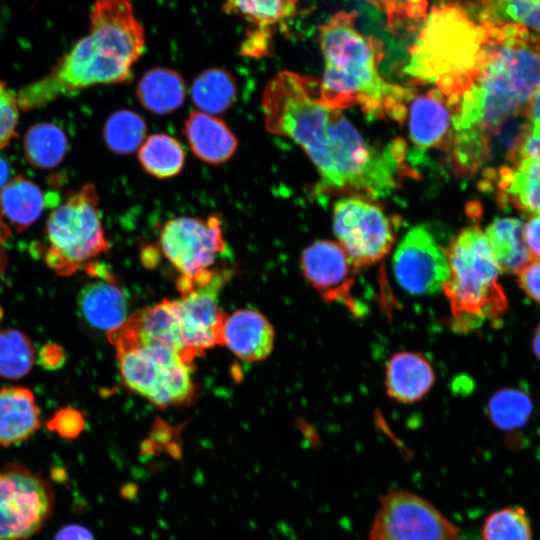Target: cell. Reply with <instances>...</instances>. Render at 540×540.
Instances as JSON below:
<instances>
[{"instance_id": "cell-24", "label": "cell", "mask_w": 540, "mask_h": 540, "mask_svg": "<svg viewBox=\"0 0 540 540\" xmlns=\"http://www.w3.org/2000/svg\"><path fill=\"white\" fill-rule=\"evenodd\" d=\"M485 236L500 271L518 274L532 261L519 219L497 218L486 228Z\"/></svg>"}, {"instance_id": "cell-7", "label": "cell", "mask_w": 540, "mask_h": 540, "mask_svg": "<svg viewBox=\"0 0 540 540\" xmlns=\"http://www.w3.org/2000/svg\"><path fill=\"white\" fill-rule=\"evenodd\" d=\"M125 385L160 407L189 402L195 394L191 362L160 346L112 343Z\"/></svg>"}, {"instance_id": "cell-34", "label": "cell", "mask_w": 540, "mask_h": 540, "mask_svg": "<svg viewBox=\"0 0 540 540\" xmlns=\"http://www.w3.org/2000/svg\"><path fill=\"white\" fill-rule=\"evenodd\" d=\"M483 540H533L525 510L507 507L490 514L482 528Z\"/></svg>"}, {"instance_id": "cell-22", "label": "cell", "mask_w": 540, "mask_h": 540, "mask_svg": "<svg viewBox=\"0 0 540 540\" xmlns=\"http://www.w3.org/2000/svg\"><path fill=\"white\" fill-rule=\"evenodd\" d=\"M41 424L35 396L25 387L0 388V446L28 439Z\"/></svg>"}, {"instance_id": "cell-10", "label": "cell", "mask_w": 540, "mask_h": 540, "mask_svg": "<svg viewBox=\"0 0 540 540\" xmlns=\"http://www.w3.org/2000/svg\"><path fill=\"white\" fill-rule=\"evenodd\" d=\"M369 540H463L455 525L433 504L407 490L380 499Z\"/></svg>"}, {"instance_id": "cell-11", "label": "cell", "mask_w": 540, "mask_h": 540, "mask_svg": "<svg viewBox=\"0 0 540 540\" xmlns=\"http://www.w3.org/2000/svg\"><path fill=\"white\" fill-rule=\"evenodd\" d=\"M333 230L357 270L377 263L394 243L393 228L383 210L361 197L335 203Z\"/></svg>"}, {"instance_id": "cell-20", "label": "cell", "mask_w": 540, "mask_h": 540, "mask_svg": "<svg viewBox=\"0 0 540 540\" xmlns=\"http://www.w3.org/2000/svg\"><path fill=\"white\" fill-rule=\"evenodd\" d=\"M183 132L194 155L208 164L228 161L238 148V139L227 124L208 113L192 112Z\"/></svg>"}, {"instance_id": "cell-5", "label": "cell", "mask_w": 540, "mask_h": 540, "mask_svg": "<svg viewBox=\"0 0 540 540\" xmlns=\"http://www.w3.org/2000/svg\"><path fill=\"white\" fill-rule=\"evenodd\" d=\"M446 254L449 275L442 291L449 304L452 329L467 333L496 321L507 310L508 300L485 234L476 226L463 229Z\"/></svg>"}, {"instance_id": "cell-44", "label": "cell", "mask_w": 540, "mask_h": 540, "mask_svg": "<svg viewBox=\"0 0 540 540\" xmlns=\"http://www.w3.org/2000/svg\"><path fill=\"white\" fill-rule=\"evenodd\" d=\"M9 237H10V229L0 212V276L5 271L6 264H7V256H6L4 244Z\"/></svg>"}, {"instance_id": "cell-35", "label": "cell", "mask_w": 540, "mask_h": 540, "mask_svg": "<svg viewBox=\"0 0 540 540\" xmlns=\"http://www.w3.org/2000/svg\"><path fill=\"white\" fill-rule=\"evenodd\" d=\"M386 15L391 28L425 16L426 0H368Z\"/></svg>"}, {"instance_id": "cell-21", "label": "cell", "mask_w": 540, "mask_h": 540, "mask_svg": "<svg viewBox=\"0 0 540 540\" xmlns=\"http://www.w3.org/2000/svg\"><path fill=\"white\" fill-rule=\"evenodd\" d=\"M501 202L531 215H540V159L519 158L495 176Z\"/></svg>"}, {"instance_id": "cell-43", "label": "cell", "mask_w": 540, "mask_h": 540, "mask_svg": "<svg viewBox=\"0 0 540 540\" xmlns=\"http://www.w3.org/2000/svg\"><path fill=\"white\" fill-rule=\"evenodd\" d=\"M525 116L529 127L540 130V90L531 99Z\"/></svg>"}, {"instance_id": "cell-8", "label": "cell", "mask_w": 540, "mask_h": 540, "mask_svg": "<svg viewBox=\"0 0 540 540\" xmlns=\"http://www.w3.org/2000/svg\"><path fill=\"white\" fill-rule=\"evenodd\" d=\"M49 483L18 463L0 471V540H21L38 532L52 513Z\"/></svg>"}, {"instance_id": "cell-37", "label": "cell", "mask_w": 540, "mask_h": 540, "mask_svg": "<svg viewBox=\"0 0 540 540\" xmlns=\"http://www.w3.org/2000/svg\"><path fill=\"white\" fill-rule=\"evenodd\" d=\"M47 428L65 439L78 437L84 429L82 414L71 407L58 409L46 423Z\"/></svg>"}, {"instance_id": "cell-19", "label": "cell", "mask_w": 540, "mask_h": 540, "mask_svg": "<svg viewBox=\"0 0 540 540\" xmlns=\"http://www.w3.org/2000/svg\"><path fill=\"white\" fill-rule=\"evenodd\" d=\"M408 115L410 140L417 148H434L444 141H450L451 112L439 90L433 89L416 96L410 103Z\"/></svg>"}, {"instance_id": "cell-40", "label": "cell", "mask_w": 540, "mask_h": 540, "mask_svg": "<svg viewBox=\"0 0 540 540\" xmlns=\"http://www.w3.org/2000/svg\"><path fill=\"white\" fill-rule=\"evenodd\" d=\"M65 359L64 349L56 343H47L40 349L39 362L48 370L60 368L63 366Z\"/></svg>"}, {"instance_id": "cell-27", "label": "cell", "mask_w": 540, "mask_h": 540, "mask_svg": "<svg viewBox=\"0 0 540 540\" xmlns=\"http://www.w3.org/2000/svg\"><path fill=\"white\" fill-rule=\"evenodd\" d=\"M138 159L145 172L155 178L166 179L181 172L185 162V151L174 137L156 133L142 143Z\"/></svg>"}, {"instance_id": "cell-16", "label": "cell", "mask_w": 540, "mask_h": 540, "mask_svg": "<svg viewBox=\"0 0 540 540\" xmlns=\"http://www.w3.org/2000/svg\"><path fill=\"white\" fill-rule=\"evenodd\" d=\"M82 269L97 277L79 292L78 307L82 317L94 328L107 333L118 328L128 319L126 297L118 282L97 262L91 261Z\"/></svg>"}, {"instance_id": "cell-41", "label": "cell", "mask_w": 540, "mask_h": 540, "mask_svg": "<svg viewBox=\"0 0 540 540\" xmlns=\"http://www.w3.org/2000/svg\"><path fill=\"white\" fill-rule=\"evenodd\" d=\"M524 239L532 260H540V215L533 216L524 226Z\"/></svg>"}, {"instance_id": "cell-9", "label": "cell", "mask_w": 540, "mask_h": 540, "mask_svg": "<svg viewBox=\"0 0 540 540\" xmlns=\"http://www.w3.org/2000/svg\"><path fill=\"white\" fill-rule=\"evenodd\" d=\"M230 276L226 269H215L195 278L177 280L181 297L174 300L185 345L194 358L208 348L222 345L226 314L219 307L218 295Z\"/></svg>"}, {"instance_id": "cell-26", "label": "cell", "mask_w": 540, "mask_h": 540, "mask_svg": "<svg viewBox=\"0 0 540 540\" xmlns=\"http://www.w3.org/2000/svg\"><path fill=\"white\" fill-rule=\"evenodd\" d=\"M237 91V83L228 71L210 68L193 81L191 97L201 112L214 115L225 112L233 105Z\"/></svg>"}, {"instance_id": "cell-18", "label": "cell", "mask_w": 540, "mask_h": 540, "mask_svg": "<svg viewBox=\"0 0 540 540\" xmlns=\"http://www.w3.org/2000/svg\"><path fill=\"white\" fill-rule=\"evenodd\" d=\"M435 380L430 361L419 352H397L386 364V393L396 402L411 404L420 401L429 393Z\"/></svg>"}, {"instance_id": "cell-39", "label": "cell", "mask_w": 540, "mask_h": 540, "mask_svg": "<svg viewBox=\"0 0 540 540\" xmlns=\"http://www.w3.org/2000/svg\"><path fill=\"white\" fill-rule=\"evenodd\" d=\"M517 275L520 288L540 304V260H532Z\"/></svg>"}, {"instance_id": "cell-14", "label": "cell", "mask_w": 540, "mask_h": 540, "mask_svg": "<svg viewBox=\"0 0 540 540\" xmlns=\"http://www.w3.org/2000/svg\"><path fill=\"white\" fill-rule=\"evenodd\" d=\"M300 263L305 278L324 300L345 305L357 314L351 289L358 270L339 243L314 242L303 251Z\"/></svg>"}, {"instance_id": "cell-32", "label": "cell", "mask_w": 540, "mask_h": 540, "mask_svg": "<svg viewBox=\"0 0 540 540\" xmlns=\"http://www.w3.org/2000/svg\"><path fill=\"white\" fill-rule=\"evenodd\" d=\"M479 20L518 24L540 35V0H480Z\"/></svg>"}, {"instance_id": "cell-45", "label": "cell", "mask_w": 540, "mask_h": 540, "mask_svg": "<svg viewBox=\"0 0 540 540\" xmlns=\"http://www.w3.org/2000/svg\"><path fill=\"white\" fill-rule=\"evenodd\" d=\"M9 172V164L0 156V189L8 182Z\"/></svg>"}, {"instance_id": "cell-25", "label": "cell", "mask_w": 540, "mask_h": 540, "mask_svg": "<svg viewBox=\"0 0 540 540\" xmlns=\"http://www.w3.org/2000/svg\"><path fill=\"white\" fill-rule=\"evenodd\" d=\"M136 94L146 110L165 115L183 104L186 96L185 81L174 69L156 67L147 71L140 79Z\"/></svg>"}, {"instance_id": "cell-33", "label": "cell", "mask_w": 540, "mask_h": 540, "mask_svg": "<svg viewBox=\"0 0 540 540\" xmlns=\"http://www.w3.org/2000/svg\"><path fill=\"white\" fill-rule=\"evenodd\" d=\"M296 0H224L223 10L248 20L254 27L271 29L280 21L290 17Z\"/></svg>"}, {"instance_id": "cell-28", "label": "cell", "mask_w": 540, "mask_h": 540, "mask_svg": "<svg viewBox=\"0 0 540 540\" xmlns=\"http://www.w3.org/2000/svg\"><path fill=\"white\" fill-rule=\"evenodd\" d=\"M23 151L30 165L42 169L53 168L61 163L66 154L67 137L53 123H37L27 130Z\"/></svg>"}, {"instance_id": "cell-12", "label": "cell", "mask_w": 540, "mask_h": 540, "mask_svg": "<svg viewBox=\"0 0 540 540\" xmlns=\"http://www.w3.org/2000/svg\"><path fill=\"white\" fill-rule=\"evenodd\" d=\"M160 251L180 273L195 278L214 270L216 260L226 250L221 219L177 217L167 221L160 231Z\"/></svg>"}, {"instance_id": "cell-3", "label": "cell", "mask_w": 540, "mask_h": 540, "mask_svg": "<svg viewBox=\"0 0 540 540\" xmlns=\"http://www.w3.org/2000/svg\"><path fill=\"white\" fill-rule=\"evenodd\" d=\"M90 32L44 77L17 92L20 109L42 108L57 98L100 84L132 78L145 46L144 30L128 0H97Z\"/></svg>"}, {"instance_id": "cell-29", "label": "cell", "mask_w": 540, "mask_h": 540, "mask_svg": "<svg viewBox=\"0 0 540 540\" xmlns=\"http://www.w3.org/2000/svg\"><path fill=\"white\" fill-rule=\"evenodd\" d=\"M533 411V403L520 388L497 390L488 401V416L499 429L513 430L523 427Z\"/></svg>"}, {"instance_id": "cell-31", "label": "cell", "mask_w": 540, "mask_h": 540, "mask_svg": "<svg viewBox=\"0 0 540 540\" xmlns=\"http://www.w3.org/2000/svg\"><path fill=\"white\" fill-rule=\"evenodd\" d=\"M35 350L30 338L16 329L0 331V377L18 380L33 368Z\"/></svg>"}, {"instance_id": "cell-15", "label": "cell", "mask_w": 540, "mask_h": 540, "mask_svg": "<svg viewBox=\"0 0 540 540\" xmlns=\"http://www.w3.org/2000/svg\"><path fill=\"white\" fill-rule=\"evenodd\" d=\"M110 343L154 345L170 349L193 363L181 329L175 300H163L137 311L118 328L107 333Z\"/></svg>"}, {"instance_id": "cell-1", "label": "cell", "mask_w": 540, "mask_h": 540, "mask_svg": "<svg viewBox=\"0 0 540 540\" xmlns=\"http://www.w3.org/2000/svg\"><path fill=\"white\" fill-rule=\"evenodd\" d=\"M261 105L266 130L305 151L321 176L320 188L377 198L396 187L404 142L370 145L339 109L322 101L317 79L282 71L266 84Z\"/></svg>"}, {"instance_id": "cell-42", "label": "cell", "mask_w": 540, "mask_h": 540, "mask_svg": "<svg viewBox=\"0 0 540 540\" xmlns=\"http://www.w3.org/2000/svg\"><path fill=\"white\" fill-rule=\"evenodd\" d=\"M54 540H95L93 534L84 526L77 524L66 525L61 528Z\"/></svg>"}, {"instance_id": "cell-38", "label": "cell", "mask_w": 540, "mask_h": 540, "mask_svg": "<svg viewBox=\"0 0 540 540\" xmlns=\"http://www.w3.org/2000/svg\"><path fill=\"white\" fill-rule=\"evenodd\" d=\"M272 33L271 29H249L240 47L241 54L252 58L266 56L270 52Z\"/></svg>"}, {"instance_id": "cell-4", "label": "cell", "mask_w": 540, "mask_h": 540, "mask_svg": "<svg viewBox=\"0 0 540 540\" xmlns=\"http://www.w3.org/2000/svg\"><path fill=\"white\" fill-rule=\"evenodd\" d=\"M355 22L354 13L338 12L319 29L325 62L321 99L333 108L358 105L368 114L402 121L412 92L381 77L380 44L360 33Z\"/></svg>"}, {"instance_id": "cell-2", "label": "cell", "mask_w": 540, "mask_h": 540, "mask_svg": "<svg viewBox=\"0 0 540 540\" xmlns=\"http://www.w3.org/2000/svg\"><path fill=\"white\" fill-rule=\"evenodd\" d=\"M479 21L484 35L476 63L445 97L453 157L465 171L487 161L494 139L526 115L540 90V35L518 24Z\"/></svg>"}, {"instance_id": "cell-36", "label": "cell", "mask_w": 540, "mask_h": 540, "mask_svg": "<svg viewBox=\"0 0 540 540\" xmlns=\"http://www.w3.org/2000/svg\"><path fill=\"white\" fill-rule=\"evenodd\" d=\"M19 110L17 95L0 82V149L8 146L17 135Z\"/></svg>"}, {"instance_id": "cell-47", "label": "cell", "mask_w": 540, "mask_h": 540, "mask_svg": "<svg viewBox=\"0 0 540 540\" xmlns=\"http://www.w3.org/2000/svg\"><path fill=\"white\" fill-rule=\"evenodd\" d=\"M1 316H2V312H1V309H0V319H1Z\"/></svg>"}, {"instance_id": "cell-17", "label": "cell", "mask_w": 540, "mask_h": 540, "mask_svg": "<svg viewBox=\"0 0 540 540\" xmlns=\"http://www.w3.org/2000/svg\"><path fill=\"white\" fill-rule=\"evenodd\" d=\"M274 336L272 325L260 312L240 309L226 315L222 345L244 361H260L271 353Z\"/></svg>"}, {"instance_id": "cell-13", "label": "cell", "mask_w": 540, "mask_h": 540, "mask_svg": "<svg viewBox=\"0 0 540 540\" xmlns=\"http://www.w3.org/2000/svg\"><path fill=\"white\" fill-rule=\"evenodd\" d=\"M392 267L397 283L413 295L439 291L449 275L446 251L423 225L410 229L399 242Z\"/></svg>"}, {"instance_id": "cell-30", "label": "cell", "mask_w": 540, "mask_h": 540, "mask_svg": "<svg viewBox=\"0 0 540 540\" xmlns=\"http://www.w3.org/2000/svg\"><path fill=\"white\" fill-rule=\"evenodd\" d=\"M104 140L110 150L127 155L145 141L147 125L136 112L123 109L113 113L104 125Z\"/></svg>"}, {"instance_id": "cell-46", "label": "cell", "mask_w": 540, "mask_h": 540, "mask_svg": "<svg viewBox=\"0 0 540 540\" xmlns=\"http://www.w3.org/2000/svg\"><path fill=\"white\" fill-rule=\"evenodd\" d=\"M532 349L535 356L540 360V324L535 330V334L532 340Z\"/></svg>"}, {"instance_id": "cell-23", "label": "cell", "mask_w": 540, "mask_h": 540, "mask_svg": "<svg viewBox=\"0 0 540 540\" xmlns=\"http://www.w3.org/2000/svg\"><path fill=\"white\" fill-rule=\"evenodd\" d=\"M44 206L41 188L23 175L13 177L0 189V212L17 232L34 224Z\"/></svg>"}, {"instance_id": "cell-6", "label": "cell", "mask_w": 540, "mask_h": 540, "mask_svg": "<svg viewBox=\"0 0 540 540\" xmlns=\"http://www.w3.org/2000/svg\"><path fill=\"white\" fill-rule=\"evenodd\" d=\"M96 187L87 183L49 215L40 254L59 276H70L109 249Z\"/></svg>"}]
</instances>
